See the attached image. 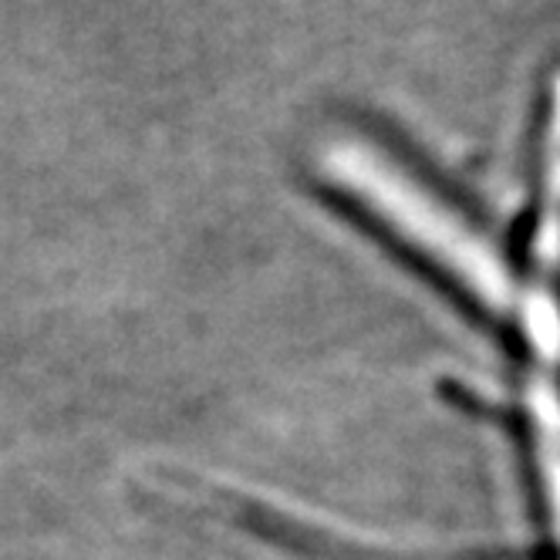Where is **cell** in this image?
I'll return each instance as SVG.
<instances>
[{
	"label": "cell",
	"instance_id": "1",
	"mask_svg": "<svg viewBox=\"0 0 560 560\" xmlns=\"http://www.w3.org/2000/svg\"><path fill=\"white\" fill-rule=\"evenodd\" d=\"M311 176L372 230L425 260L487 311H503L513 280L497 250L412 166L358 129H335L311 149Z\"/></svg>",
	"mask_w": 560,
	"mask_h": 560
}]
</instances>
